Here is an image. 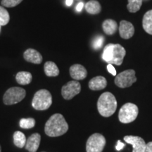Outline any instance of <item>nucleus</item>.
<instances>
[{
	"instance_id": "nucleus-33",
	"label": "nucleus",
	"mask_w": 152,
	"mask_h": 152,
	"mask_svg": "<svg viewBox=\"0 0 152 152\" xmlns=\"http://www.w3.org/2000/svg\"><path fill=\"white\" fill-rule=\"evenodd\" d=\"M0 27H1V26H0Z\"/></svg>"
},
{
	"instance_id": "nucleus-29",
	"label": "nucleus",
	"mask_w": 152,
	"mask_h": 152,
	"mask_svg": "<svg viewBox=\"0 0 152 152\" xmlns=\"http://www.w3.org/2000/svg\"><path fill=\"white\" fill-rule=\"evenodd\" d=\"M144 152H152V142H149L147 144Z\"/></svg>"
},
{
	"instance_id": "nucleus-16",
	"label": "nucleus",
	"mask_w": 152,
	"mask_h": 152,
	"mask_svg": "<svg viewBox=\"0 0 152 152\" xmlns=\"http://www.w3.org/2000/svg\"><path fill=\"white\" fill-rule=\"evenodd\" d=\"M102 29L107 35H114L118 30V24L114 20L107 19L102 23Z\"/></svg>"
},
{
	"instance_id": "nucleus-26",
	"label": "nucleus",
	"mask_w": 152,
	"mask_h": 152,
	"mask_svg": "<svg viewBox=\"0 0 152 152\" xmlns=\"http://www.w3.org/2000/svg\"><path fill=\"white\" fill-rule=\"evenodd\" d=\"M22 1L23 0H2L1 4L4 7L11 8L18 5L20 2H22Z\"/></svg>"
},
{
	"instance_id": "nucleus-19",
	"label": "nucleus",
	"mask_w": 152,
	"mask_h": 152,
	"mask_svg": "<svg viewBox=\"0 0 152 152\" xmlns=\"http://www.w3.org/2000/svg\"><path fill=\"white\" fill-rule=\"evenodd\" d=\"M45 73L49 77H56L59 74V69L56 64L52 61H47L44 66Z\"/></svg>"
},
{
	"instance_id": "nucleus-10",
	"label": "nucleus",
	"mask_w": 152,
	"mask_h": 152,
	"mask_svg": "<svg viewBox=\"0 0 152 152\" xmlns=\"http://www.w3.org/2000/svg\"><path fill=\"white\" fill-rule=\"evenodd\" d=\"M124 141L132 146V152H144L145 151L147 144L140 137L127 135L124 137Z\"/></svg>"
},
{
	"instance_id": "nucleus-22",
	"label": "nucleus",
	"mask_w": 152,
	"mask_h": 152,
	"mask_svg": "<svg viewBox=\"0 0 152 152\" xmlns=\"http://www.w3.org/2000/svg\"><path fill=\"white\" fill-rule=\"evenodd\" d=\"M142 4V0H128L127 8L130 13H136L141 8Z\"/></svg>"
},
{
	"instance_id": "nucleus-28",
	"label": "nucleus",
	"mask_w": 152,
	"mask_h": 152,
	"mask_svg": "<svg viewBox=\"0 0 152 152\" xmlns=\"http://www.w3.org/2000/svg\"><path fill=\"white\" fill-rule=\"evenodd\" d=\"M125 147V144L122 143V142L120 141V140H118V144L115 148H116V150H118V151H121V150Z\"/></svg>"
},
{
	"instance_id": "nucleus-6",
	"label": "nucleus",
	"mask_w": 152,
	"mask_h": 152,
	"mask_svg": "<svg viewBox=\"0 0 152 152\" xmlns=\"http://www.w3.org/2000/svg\"><path fill=\"white\" fill-rule=\"evenodd\" d=\"M26 90L21 87H11L4 94L3 102L6 105H13V104H18L26 97Z\"/></svg>"
},
{
	"instance_id": "nucleus-15",
	"label": "nucleus",
	"mask_w": 152,
	"mask_h": 152,
	"mask_svg": "<svg viewBox=\"0 0 152 152\" xmlns=\"http://www.w3.org/2000/svg\"><path fill=\"white\" fill-rule=\"evenodd\" d=\"M89 88L94 91L104 90L107 86V81L103 76H96L89 82Z\"/></svg>"
},
{
	"instance_id": "nucleus-17",
	"label": "nucleus",
	"mask_w": 152,
	"mask_h": 152,
	"mask_svg": "<svg viewBox=\"0 0 152 152\" xmlns=\"http://www.w3.org/2000/svg\"><path fill=\"white\" fill-rule=\"evenodd\" d=\"M85 10L90 14H98L102 11V7L99 2L96 0H91L85 4Z\"/></svg>"
},
{
	"instance_id": "nucleus-9",
	"label": "nucleus",
	"mask_w": 152,
	"mask_h": 152,
	"mask_svg": "<svg viewBox=\"0 0 152 152\" xmlns=\"http://www.w3.org/2000/svg\"><path fill=\"white\" fill-rule=\"evenodd\" d=\"M81 91V85L77 80L68 82L62 87L61 94L64 99L70 100L78 94Z\"/></svg>"
},
{
	"instance_id": "nucleus-21",
	"label": "nucleus",
	"mask_w": 152,
	"mask_h": 152,
	"mask_svg": "<svg viewBox=\"0 0 152 152\" xmlns=\"http://www.w3.org/2000/svg\"><path fill=\"white\" fill-rule=\"evenodd\" d=\"M26 138L23 133L20 131H16L14 134V143L17 147H25L26 144Z\"/></svg>"
},
{
	"instance_id": "nucleus-1",
	"label": "nucleus",
	"mask_w": 152,
	"mask_h": 152,
	"mask_svg": "<svg viewBox=\"0 0 152 152\" xmlns=\"http://www.w3.org/2000/svg\"><path fill=\"white\" fill-rule=\"evenodd\" d=\"M68 125L61 113H55L49 118L45 126V132L51 137L61 136L67 132Z\"/></svg>"
},
{
	"instance_id": "nucleus-4",
	"label": "nucleus",
	"mask_w": 152,
	"mask_h": 152,
	"mask_svg": "<svg viewBox=\"0 0 152 152\" xmlns=\"http://www.w3.org/2000/svg\"><path fill=\"white\" fill-rule=\"evenodd\" d=\"M52 104V96L47 90L37 91L34 95L32 106L37 111H45L48 109Z\"/></svg>"
},
{
	"instance_id": "nucleus-13",
	"label": "nucleus",
	"mask_w": 152,
	"mask_h": 152,
	"mask_svg": "<svg viewBox=\"0 0 152 152\" xmlns=\"http://www.w3.org/2000/svg\"><path fill=\"white\" fill-rule=\"evenodd\" d=\"M41 141V135L39 133H34L30 135L27 140L25 148L29 152H36L39 147Z\"/></svg>"
},
{
	"instance_id": "nucleus-20",
	"label": "nucleus",
	"mask_w": 152,
	"mask_h": 152,
	"mask_svg": "<svg viewBox=\"0 0 152 152\" xmlns=\"http://www.w3.org/2000/svg\"><path fill=\"white\" fill-rule=\"evenodd\" d=\"M16 80L18 84L26 85L31 83L33 80V75L30 72L20 71L16 74Z\"/></svg>"
},
{
	"instance_id": "nucleus-24",
	"label": "nucleus",
	"mask_w": 152,
	"mask_h": 152,
	"mask_svg": "<svg viewBox=\"0 0 152 152\" xmlns=\"http://www.w3.org/2000/svg\"><path fill=\"white\" fill-rule=\"evenodd\" d=\"M10 20L9 12L0 6V26H6Z\"/></svg>"
},
{
	"instance_id": "nucleus-27",
	"label": "nucleus",
	"mask_w": 152,
	"mask_h": 152,
	"mask_svg": "<svg viewBox=\"0 0 152 152\" xmlns=\"http://www.w3.org/2000/svg\"><path fill=\"white\" fill-rule=\"evenodd\" d=\"M106 68H107L108 71H109V73L111 74V75H113V76H116V75H117L116 71H115V68L113 67V66L112 65V64H109L107 65V67H106Z\"/></svg>"
},
{
	"instance_id": "nucleus-12",
	"label": "nucleus",
	"mask_w": 152,
	"mask_h": 152,
	"mask_svg": "<svg viewBox=\"0 0 152 152\" xmlns=\"http://www.w3.org/2000/svg\"><path fill=\"white\" fill-rule=\"evenodd\" d=\"M70 75L75 80H82L87 75V71L84 66L80 64H74L70 68Z\"/></svg>"
},
{
	"instance_id": "nucleus-3",
	"label": "nucleus",
	"mask_w": 152,
	"mask_h": 152,
	"mask_svg": "<svg viewBox=\"0 0 152 152\" xmlns=\"http://www.w3.org/2000/svg\"><path fill=\"white\" fill-rule=\"evenodd\" d=\"M117 101L115 96L111 92H106L102 94L97 102V109L101 115L110 117L117 109Z\"/></svg>"
},
{
	"instance_id": "nucleus-5",
	"label": "nucleus",
	"mask_w": 152,
	"mask_h": 152,
	"mask_svg": "<svg viewBox=\"0 0 152 152\" xmlns=\"http://www.w3.org/2000/svg\"><path fill=\"white\" fill-rule=\"evenodd\" d=\"M138 113L139 109L137 106L132 103H126L120 109L118 119L121 123L128 124L135 121Z\"/></svg>"
},
{
	"instance_id": "nucleus-7",
	"label": "nucleus",
	"mask_w": 152,
	"mask_h": 152,
	"mask_svg": "<svg viewBox=\"0 0 152 152\" xmlns=\"http://www.w3.org/2000/svg\"><path fill=\"white\" fill-rule=\"evenodd\" d=\"M137 81L135 71L132 69L126 70L116 75L114 80V83L120 88L130 87Z\"/></svg>"
},
{
	"instance_id": "nucleus-23",
	"label": "nucleus",
	"mask_w": 152,
	"mask_h": 152,
	"mask_svg": "<svg viewBox=\"0 0 152 152\" xmlns=\"http://www.w3.org/2000/svg\"><path fill=\"white\" fill-rule=\"evenodd\" d=\"M20 127L23 129H30L33 128L35 125V121L32 118H22L20 121Z\"/></svg>"
},
{
	"instance_id": "nucleus-8",
	"label": "nucleus",
	"mask_w": 152,
	"mask_h": 152,
	"mask_svg": "<svg viewBox=\"0 0 152 152\" xmlns=\"http://www.w3.org/2000/svg\"><path fill=\"white\" fill-rule=\"evenodd\" d=\"M106 143V139L102 134L94 133L87 140L86 143V151L102 152Z\"/></svg>"
},
{
	"instance_id": "nucleus-30",
	"label": "nucleus",
	"mask_w": 152,
	"mask_h": 152,
	"mask_svg": "<svg viewBox=\"0 0 152 152\" xmlns=\"http://www.w3.org/2000/svg\"><path fill=\"white\" fill-rule=\"evenodd\" d=\"M84 3L83 2H80L77 4V6H76V11H78V12H80V11H82V9H83V7H84Z\"/></svg>"
},
{
	"instance_id": "nucleus-2",
	"label": "nucleus",
	"mask_w": 152,
	"mask_h": 152,
	"mask_svg": "<svg viewBox=\"0 0 152 152\" xmlns=\"http://www.w3.org/2000/svg\"><path fill=\"white\" fill-rule=\"evenodd\" d=\"M126 54L125 48L119 44H109L104 47L102 58L112 65L121 66Z\"/></svg>"
},
{
	"instance_id": "nucleus-31",
	"label": "nucleus",
	"mask_w": 152,
	"mask_h": 152,
	"mask_svg": "<svg viewBox=\"0 0 152 152\" xmlns=\"http://www.w3.org/2000/svg\"><path fill=\"white\" fill-rule=\"evenodd\" d=\"M73 3V0H66V5L68 6V7L71 6Z\"/></svg>"
},
{
	"instance_id": "nucleus-11",
	"label": "nucleus",
	"mask_w": 152,
	"mask_h": 152,
	"mask_svg": "<svg viewBox=\"0 0 152 152\" xmlns=\"http://www.w3.org/2000/svg\"><path fill=\"white\" fill-rule=\"evenodd\" d=\"M119 34L123 39H130L134 35V28L130 22L127 20H121L119 26Z\"/></svg>"
},
{
	"instance_id": "nucleus-32",
	"label": "nucleus",
	"mask_w": 152,
	"mask_h": 152,
	"mask_svg": "<svg viewBox=\"0 0 152 152\" xmlns=\"http://www.w3.org/2000/svg\"><path fill=\"white\" fill-rule=\"evenodd\" d=\"M0 152H1V145H0Z\"/></svg>"
},
{
	"instance_id": "nucleus-25",
	"label": "nucleus",
	"mask_w": 152,
	"mask_h": 152,
	"mask_svg": "<svg viewBox=\"0 0 152 152\" xmlns=\"http://www.w3.org/2000/svg\"><path fill=\"white\" fill-rule=\"evenodd\" d=\"M104 37L102 35L96 36L94 38V41L92 42V46L95 49H99L102 47L104 45Z\"/></svg>"
},
{
	"instance_id": "nucleus-18",
	"label": "nucleus",
	"mask_w": 152,
	"mask_h": 152,
	"mask_svg": "<svg viewBox=\"0 0 152 152\" xmlns=\"http://www.w3.org/2000/svg\"><path fill=\"white\" fill-rule=\"evenodd\" d=\"M142 26L146 33L152 35V10L148 11L144 15Z\"/></svg>"
},
{
	"instance_id": "nucleus-14",
	"label": "nucleus",
	"mask_w": 152,
	"mask_h": 152,
	"mask_svg": "<svg viewBox=\"0 0 152 152\" xmlns=\"http://www.w3.org/2000/svg\"><path fill=\"white\" fill-rule=\"evenodd\" d=\"M25 60L35 64H39L42 61V56L40 53L33 49H28L23 54Z\"/></svg>"
}]
</instances>
